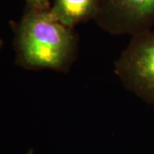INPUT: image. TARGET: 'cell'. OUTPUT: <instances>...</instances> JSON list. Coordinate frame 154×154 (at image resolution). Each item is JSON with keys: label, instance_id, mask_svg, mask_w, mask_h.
I'll return each instance as SVG.
<instances>
[{"label": "cell", "instance_id": "1", "mask_svg": "<svg viewBox=\"0 0 154 154\" xmlns=\"http://www.w3.org/2000/svg\"><path fill=\"white\" fill-rule=\"evenodd\" d=\"M72 29L57 21L49 10H28L16 28L17 62L28 69H68L76 50Z\"/></svg>", "mask_w": 154, "mask_h": 154}, {"label": "cell", "instance_id": "2", "mask_svg": "<svg viewBox=\"0 0 154 154\" xmlns=\"http://www.w3.org/2000/svg\"><path fill=\"white\" fill-rule=\"evenodd\" d=\"M115 69L127 88L154 105V32L133 36L116 61Z\"/></svg>", "mask_w": 154, "mask_h": 154}, {"label": "cell", "instance_id": "3", "mask_svg": "<svg viewBox=\"0 0 154 154\" xmlns=\"http://www.w3.org/2000/svg\"><path fill=\"white\" fill-rule=\"evenodd\" d=\"M94 20L110 33H145L154 25V0H99Z\"/></svg>", "mask_w": 154, "mask_h": 154}, {"label": "cell", "instance_id": "4", "mask_svg": "<svg viewBox=\"0 0 154 154\" xmlns=\"http://www.w3.org/2000/svg\"><path fill=\"white\" fill-rule=\"evenodd\" d=\"M99 0H54L50 12L57 21L73 28L81 22L94 19Z\"/></svg>", "mask_w": 154, "mask_h": 154}, {"label": "cell", "instance_id": "5", "mask_svg": "<svg viewBox=\"0 0 154 154\" xmlns=\"http://www.w3.org/2000/svg\"><path fill=\"white\" fill-rule=\"evenodd\" d=\"M28 10L33 11H48L51 8L50 0H25Z\"/></svg>", "mask_w": 154, "mask_h": 154}, {"label": "cell", "instance_id": "6", "mask_svg": "<svg viewBox=\"0 0 154 154\" xmlns=\"http://www.w3.org/2000/svg\"><path fill=\"white\" fill-rule=\"evenodd\" d=\"M2 46V40H1V38H0V47Z\"/></svg>", "mask_w": 154, "mask_h": 154}]
</instances>
